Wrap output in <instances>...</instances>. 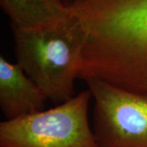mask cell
I'll use <instances>...</instances> for the list:
<instances>
[{
    "mask_svg": "<svg viewBox=\"0 0 147 147\" xmlns=\"http://www.w3.org/2000/svg\"><path fill=\"white\" fill-rule=\"evenodd\" d=\"M0 5L11 19V26L20 29L53 26L69 13L59 0H0Z\"/></svg>",
    "mask_w": 147,
    "mask_h": 147,
    "instance_id": "cell-6",
    "label": "cell"
},
{
    "mask_svg": "<svg viewBox=\"0 0 147 147\" xmlns=\"http://www.w3.org/2000/svg\"><path fill=\"white\" fill-rule=\"evenodd\" d=\"M11 30L17 64L47 99L60 105L73 98L85 44L79 21L69 13L53 26Z\"/></svg>",
    "mask_w": 147,
    "mask_h": 147,
    "instance_id": "cell-2",
    "label": "cell"
},
{
    "mask_svg": "<svg viewBox=\"0 0 147 147\" xmlns=\"http://www.w3.org/2000/svg\"><path fill=\"white\" fill-rule=\"evenodd\" d=\"M94 97L92 131L99 147H147V92L101 79L84 80Z\"/></svg>",
    "mask_w": 147,
    "mask_h": 147,
    "instance_id": "cell-4",
    "label": "cell"
},
{
    "mask_svg": "<svg viewBox=\"0 0 147 147\" xmlns=\"http://www.w3.org/2000/svg\"><path fill=\"white\" fill-rule=\"evenodd\" d=\"M86 90L53 109L0 123V147H99Z\"/></svg>",
    "mask_w": 147,
    "mask_h": 147,
    "instance_id": "cell-3",
    "label": "cell"
},
{
    "mask_svg": "<svg viewBox=\"0 0 147 147\" xmlns=\"http://www.w3.org/2000/svg\"><path fill=\"white\" fill-rule=\"evenodd\" d=\"M62 3H64V2H67V1H69V3H71V2H73V1H74V0H61Z\"/></svg>",
    "mask_w": 147,
    "mask_h": 147,
    "instance_id": "cell-7",
    "label": "cell"
},
{
    "mask_svg": "<svg viewBox=\"0 0 147 147\" xmlns=\"http://www.w3.org/2000/svg\"><path fill=\"white\" fill-rule=\"evenodd\" d=\"M47 96L18 64L0 57V108L6 120L44 110Z\"/></svg>",
    "mask_w": 147,
    "mask_h": 147,
    "instance_id": "cell-5",
    "label": "cell"
},
{
    "mask_svg": "<svg viewBox=\"0 0 147 147\" xmlns=\"http://www.w3.org/2000/svg\"><path fill=\"white\" fill-rule=\"evenodd\" d=\"M59 1H61V0H59Z\"/></svg>",
    "mask_w": 147,
    "mask_h": 147,
    "instance_id": "cell-8",
    "label": "cell"
},
{
    "mask_svg": "<svg viewBox=\"0 0 147 147\" xmlns=\"http://www.w3.org/2000/svg\"><path fill=\"white\" fill-rule=\"evenodd\" d=\"M84 26L88 75L147 92V0H88Z\"/></svg>",
    "mask_w": 147,
    "mask_h": 147,
    "instance_id": "cell-1",
    "label": "cell"
}]
</instances>
